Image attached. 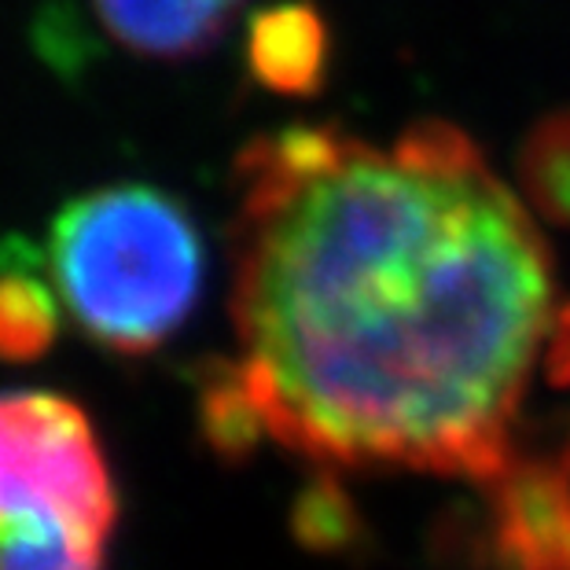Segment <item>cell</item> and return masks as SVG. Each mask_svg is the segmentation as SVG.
<instances>
[{
    "label": "cell",
    "mask_w": 570,
    "mask_h": 570,
    "mask_svg": "<svg viewBox=\"0 0 570 570\" xmlns=\"http://www.w3.org/2000/svg\"><path fill=\"white\" fill-rule=\"evenodd\" d=\"M118 48L144 59H196L225 38L247 0H89Z\"/></svg>",
    "instance_id": "5b68a950"
},
{
    "label": "cell",
    "mask_w": 570,
    "mask_h": 570,
    "mask_svg": "<svg viewBox=\"0 0 570 570\" xmlns=\"http://www.w3.org/2000/svg\"><path fill=\"white\" fill-rule=\"evenodd\" d=\"M549 380L570 386V302L560 309V321H556V332H552V346H549Z\"/></svg>",
    "instance_id": "30bf717a"
},
{
    "label": "cell",
    "mask_w": 570,
    "mask_h": 570,
    "mask_svg": "<svg viewBox=\"0 0 570 570\" xmlns=\"http://www.w3.org/2000/svg\"><path fill=\"white\" fill-rule=\"evenodd\" d=\"M56 284H45L27 244L0 250V361L27 365L48 354L59 332Z\"/></svg>",
    "instance_id": "52a82bcc"
},
{
    "label": "cell",
    "mask_w": 570,
    "mask_h": 570,
    "mask_svg": "<svg viewBox=\"0 0 570 570\" xmlns=\"http://www.w3.org/2000/svg\"><path fill=\"white\" fill-rule=\"evenodd\" d=\"M487 490L482 552L490 570H570V439L519 456Z\"/></svg>",
    "instance_id": "277c9868"
},
{
    "label": "cell",
    "mask_w": 570,
    "mask_h": 570,
    "mask_svg": "<svg viewBox=\"0 0 570 570\" xmlns=\"http://www.w3.org/2000/svg\"><path fill=\"white\" fill-rule=\"evenodd\" d=\"M233 332L199 375L214 453L490 487L560 321L538 217L464 129L287 126L236 155Z\"/></svg>",
    "instance_id": "6da1fadb"
},
{
    "label": "cell",
    "mask_w": 570,
    "mask_h": 570,
    "mask_svg": "<svg viewBox=\"0 0 570 570\" xmlns=\"http://www.w3.org/2000/svg\"><path fill=\"white\" fill-rule=\"evenodd\" d=\"M118 512L89 412L56 391H0V527H59L111 544Z\"/></svg>",
    "instance_id": "3957f363"
},
{
    "label": "cell",
    "mask_w": 570,
    "mask_h": 570,
    "mask_svg": "<svg viewBox=\"0 0 570 570\" xmlns=\"http://www.w3.org/2000/svg\"><path fill=\"white\" fill-rule=\"evenodd\" d=\"M515 185L538 222L570 228V107H556L527 129Z\"/></svg>",
    "instance_id": "ba28073f"
},
{
    "label": "cell",
    "mask_w": 570,
    "mask_h": 570,
    "mask_svg": "<svg viewBox=\"0 0 570 570\" xmlns=\"http://www.w3.org/2000/svg\"><path fill=\"white\" fill-rule=\"evenodd\" d=\"M48 273L70 321L96 346L144 357L191 317L206 254L191 214L169 191L107 185L56 214Z\"/></svg>",
    "instance_id": "7a4b0ae2"
},
{
    "label": "cell",
    "mask_w": 570,
    "mask_h": 570,
    "mask_svg": "<svg viewBox=\"0 0 570 570\" xmlns=\"http://www.w3.org/2000/svg\"><path fill=\"white\" fill-rule=\"evenodd\" d=\"M107 544L59 527H0V570H104Z\"/></svg>",
    "instance_id": "9c48e42d"
},
{
    "label": "cell",
    "mask_w": 570,
    "mask_h": 570,
    "mask_svg": "<svg viewBox=\"0 0 570 570\" xmlns=\"http://www.w3.org/2000/svg\"><path fill=\"white\" fill-rule=\"evenodd\" d=\"M244 59L250 78L281 96H313L332 63V30L309 0L262 8L247 27Z\"/></svg>",
    "instance_id": "8992f818"
}]
</instances>
